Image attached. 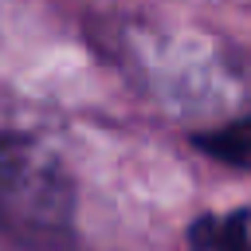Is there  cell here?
<instances>
[{
	"label": "cell",
	"mask_w": 251,
	"mask_h": 251,
	"mask_svg": "<svg viewBox=\"0 0 251 251\" xmlns=\"http://www.w3.org/2000/svg\"><path fill=\"white\" fill-rule=\"evenodd\" d=\"M71 216V188L63 169L31 149L4 145L0 149V224L20 239L59 235Z\"/></svg>",
	"instance_id": "1"
},
{
	"label": "cell",
	"mask_w": 251,
	"mask_h": 251,
	"mask_svg": "<svg viewBox=\"0 0 251 251\" xmlns=\"http://www.w3.org/2000/svg\"><path fill=\"white\" fill-rule=\"evenodd\" d=\"M231 224H235V220H227V231H216L212 220L200 224V231H208V239L196 235V243H200V247H224V251H247V239H243L239 231H231Z\"/></svg>",
	"instance_id": "2"
}]
</instances>
